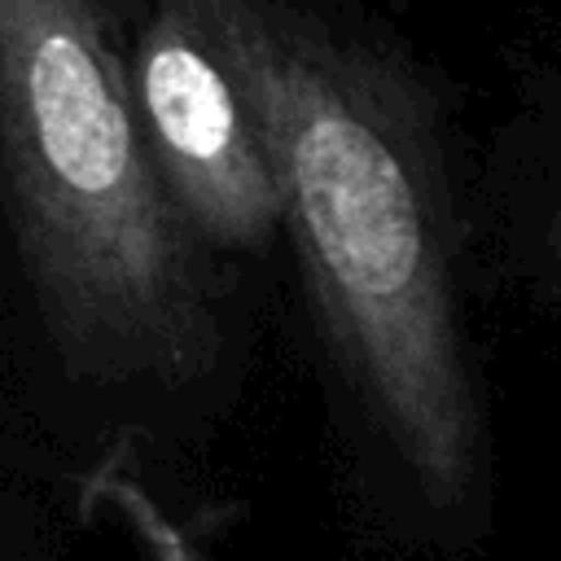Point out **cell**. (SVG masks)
<instances>
[{"label":"cell","mask_w":561,"mask_h":561,"mask_svg":"<svg viewBox=\"0 0 561 561\" xmlns=\"http://www.w3.org/2000/svg\"><path fill=\"white\" fill-rule=\"evenodd\" d=\"M127 88L158 180L197 245L267 254L285 232V197L245 92L193 0H149Z\"/></svg>","instance_id":"3957f363"},{"label":"cell","mask_w":561,"mask_h":561,"mask_svg":"<svg viewBox=\"0 0 561 561\" xmlns=\"http://www.w3.org/2000/svg\"><path fill=\"white\" fill-rule=\"evenodd\" d=\"M83 504H105L136 539V548L145 552V561H206L197 552V543L162 513V504L127 473L118 469L114 460L110 465H96L88 486H83Z\"/></svg>","instance_id":"277c9868"},{"label":"cell","mask_w":561,"mask_h":561,"mask_svg":"<svg viewBox=\"0 0 561 561\" xmlns=\"http://www.w3.org/2000/svg\"><path fill=\"white\" fill-rule=\"evenodd\" d=\"M193 9L245 92L333 355L430 500H460L478 425L430 101L386 53L294 0Z\"/></svg>","instance_id":"6da1fadb"},{"label":"cell","mask_w":561,"mask_h":561,"mask_svg":"<svg viewBox=\"0 0 561 561\" xmlns=\"http://www.w3.org/2000/svg\"><path fill=\"white\" fill-rule=\"evenodd\" d=\"M552 245H557V254H561V193H557V224H552Z\"/></svg>","instance_id":"5b68a950"},{"label":"cell","mask_w":561,"mask_h":561,"mask_svg":"<svg viewBox=\"0 0 561 561\" xmlns=\"http://www.w3.org/2000/svg\"><path fill=\"white\" fill-rule=\"evenodd\" d=\"M0 188L66 373L184 386L224 329L149 158L105 0H0Z\"/></svg>","instance_id":"7a4b0ae2"}]
</instances>
